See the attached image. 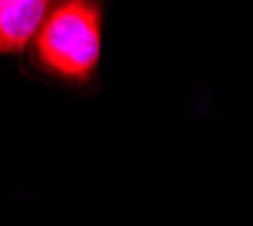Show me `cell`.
I'll return each mask as SVG.
<instances>
[{
  "instance_id": "obj_1",
  "label": "cell",
  "mask_w": 253,
  "mask_h": 226,
  "mask_svg": "<svg viewBox=\"0 0 253 226\" xmlns=\"http://www.w3.org/2000/svg\"><path fill=\"white\" fill-rule=\"evenodd\" d=\"M43 68L63 79L86 82L97 68L102 50V9L95 2L70 0L43 18L37 34Z\"/></svg>"
},
{
  "instance_id": "obj_2",
  "label": "cell",
  "mask_w": 253,
  "mask_h": 226,
  "mask_svg": "<svg viewBox=\"0 0 253 226\" xmlns=\"http://www.w3.org/2000/svg\"><path fill=\"white\" fill-rule=\"evenodd\" d=\"M47 2L0 0V52H18L39 34Z\"/></svg>"
}]
</instances>
